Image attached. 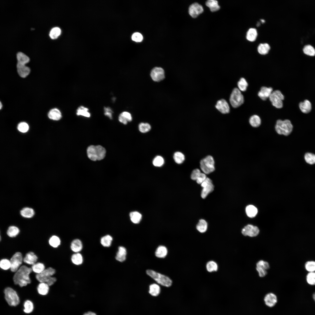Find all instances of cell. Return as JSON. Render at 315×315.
Masks as SVG:
<instances>
[{
	"instance_id": "obj_1",
	"label": "cell",
	"mask_w": 315,
	"mask_h": 315,
	"mask_svg": "<svg viewBox=\"0 0 315 315\" xmlns=\"http://www.w3.org/2000/svg\"><path fill=\"white\" fill-rule=\"evenodd\" d=\"M32 271V268L22 265L16 272L13 277L14 284L22 287L31 283L29 276Z\"/></svg>"
},
{
	"instance_id": "obj_2",
	"label": "cell",
	"mask_w": 315,
	"mask_h": 315,
	"mask_svg": "<svg viewBox=\"0 0 315 315\" xmlns=\"http://www.w3.org/2000/svg\"><path fill=\"white\" fill-rule=\"evenodd\" d=\"M293 129V126L288 119L277 120L274 126L275 130L277 134L286 136L291 133Z\"/></svg>"
},
{
	"instance_id": "obj_3",
	"label": "cell",
	"mask_w": 315,
	"mask_h": 315,
	"mask_svg": "<svg viewBox=\"0 0 315 315\" xmlns=\"http://www.w3.org/2000/svg\"><path fill=\"white\" fill-rule=\"evenodd\" d=\"M106 152L105 149L100 145H91L87 150L88 157L93 161L103 159L105 156Z\"/></svg>"
},
{
	"instance_id": "obj_4",
	"label": "cell",
	"mask_w": 315,
	"mask_h": 315,
	"mask_svg": "<svg viewBox=\"0 0 315 315\" xmlns=\"http://www.w3.org/2000/svg\"><path fill=\"white\" fill-rule=\"evenodd\" d=\"M55 270L51 267L45 269L41 273L37 274L36 277L38 281L41 283H45L49 286L52 285L56 281L55 277L51 276L55 273Z\"/></svg>"
},
{
	"instance_id": "obj_5",
	"label": "cell",
	"mask_w": 315,
	"mask_h": 315,
	"mask_svg": "<svg viewBox=\"0 0 315 315\" xmlns=\"http://www.w3.org/2000/svg\"><path fill=\"white\" fill-rule=\"evenodd\" d=\"M146 272L158 284L162 286L169 287L172 285V280L166 276L150 270H147Z\"/></svg>"
},
{
	"instance_id": "obj_6",
	"label": "cell",
	"mask_w": 315,
	"mask_h": 315,
	"mask_svg": "<svg viewBox=\"0 0 315 315\" xmlns=\"http://www.w3.org/2000/svg\"><path fill=\"white\" fill-rule=\"evenodd\" d=\"M200 164L201 169L205 174H209L215 169L214 161L213 157L211 155H208L202 159Z\"/></svg>"
},
{
	"instance_id": "obj_7",
	"label": "cell",
	"mask_w": 315,
	"mask_h": 315,
	"mask_svg": "<svg viewBox=\"0 0 315 315\" xmlns=\"http://www.w3.org/2000/svg\"><path fill=\"white\" fill-rule=\"evenodd\" d=\"M5 299L8 304L15 306L19 303L20 300L16 292L10 287L6 288L4 291Z\"/></svg>"
},
{
	"instance_id": "obj_8",
	"label": "cell",
	"mask_w": 315,
	"mask_h": 315,
	"mask_svg": "<svg viewBox=\"0 0 315 315\" xmlns=\"http://www.w3.org/2000/svg\"><path fill=\"white\" fill-rule=\"evenodd\" d=\"M230 102L232 106L234 108L239 107L244 102L243 95L241 91L237 88H234L230 95Z\"/></svg>"
},
{
	"instance_id": "obj_9",
	"label": "cell",
	"mask_w": 315,
	"mask_h": 315,
	"mask_svg": "<svg viewBox=\"0 0 315 315\" xmlns=\"http://www.w3.org/2000/svg\"><path fill=\"white\" fill-rule=\"evenodd\" d=\"M284 98V95L281 92L278 90L273 91L269 97L272 105L278 108L283 107V100Z\"/></svg>"
},
{
	"instance_id": "obj_10",
	"label": "cell",
	"mask_w": 315,
	"mask_h": 315,
	"mask_svg": "<svg viewBox=\"0 0 315 315\" xmlns=\"http://www.w3.org/2000/svg\"><path fill=\"white\" fill-rule=\"evenodd\" d=\"M23 260L22 254L20 252L15 253L11 258V271L13 272H16L20 268Z\"/></svg>"
},
{
	"instance_id": "obj_11",
	"label": "cell",
	"mask_w": 315,
	"mask_h": 315,
	"mask_svg": "<svg viewBox=\"0 0 315 315\" xmlns=\"http://www.w3.org/2000/svg\"><path fill=\"white\" fill-rule=\"evenodd\" d=\"M150 76L152 79L155 82H160L165 78L164 69L160 67H156L151 70Z\"/></svg>"
},
{
	"instance_id": "obj_12",
	"label": "cell",
	"mask_w": 315,
	"mask_h": 315,
	"mask_svg": "<svg viewBox=\"0 0 315 315\" xmlns=\"http://www.w3.org/2000/svg\"><path fill=\"white\" fill-rule=\"evenodd\" d=\"M241 232L242 235L245 236L253 237L258 235L259 230L257 227L249 224L242 229Z\"/></svg>"
},
{
	"instance_id": "obj_13",
	"label": "cell",
	"mask_w": 315,
	"mask_h": 315,
	"mask_svg": "<svg viewBox=\"0 0 315 315\" xmlns=\"http://www.w3.org/2000/svg\"><path fill=\"white\" fill-rule=\"evenodd\" d=\"M269 268V263L263 260L258 261L256 264V270L260 277H263L266 275L267 273V270Z\"/></svg>"
},
{
	"instance_id": "obj_14",
	"label": "cell",
	"mask_w": 315,
	"mask_h": 315,
	"mask_svg": "<svg viewBox=\"0 0 315 315\" xmlns=\"http://www.w3.org/2000/svg\"><path fill=\"white\" fill-rule=\"evenodd\" d=\"M264 301L266 306L272 308L274 307L277 303L278 298L275 294L270 292L265 295L264 298Z\"/></svg>"
},
{
	"instance_id": "obj_15",
	"label": "cell",
	"mask_w": 315,
	"mask_h": 315,
	"mask_svg": "<svg viewBox=\"0 0 315 315\" xmlns=\"http://www.w3.org/2000/svg\"><path fill=\"white\" fill-rule=\"evenodd\" d=\"M203 11L202 6L197 3H195L191 4L189 8V13L193 18L197 17Z\"/></svg>"
},
{
	"instance_id": "obj_16",
	"label": "cell",
	"mask_w": 315,
	"mask_h": 315,
	"mask_svg": "<svg viewBox=\"0 0 315 315\" xmlns=\"http://www.w3.org/2000/svg\"><path fill=\"white\" fill-rule=\"evenodd\" d=\"M216 108L223 114L229 113L230 108L227 102L224 99H222L218 101L215 105Z\"/></svg>"
},
{
	"instance_id": "obj_17",
	"label": "cell",
	"mask_w": 315,
	"mask_h": 315,
	"mask_svg": "<svg viewBox=\"0 0 315 315\" xmlns=\"http://www.w3.org/2000/svg\"><path fill=\"white\" fill-rule=\"evenodd\" d=\"M273 91L272 88L263 86L261 88L260 90L258 92V95L262 100H265L269 97Z\"/></svg>"
},
{
	"instance_id": "obj_18",
	"label": "cell",
	"mask_w": 315,
	"mask_h": 315,
	"mask_svg": "<svg viewBox=\"0 0 315 315\" xmlns=\"http://www.w3.org/2000/svg\"><path fill=\"white\" fill-rule=\"evenodd\" d=\"M16 66L18 73L21 77L25 78L29 74L30 69L29 67L26 66L25 64L17 63Z\"/></svg>"
},
{
	"instance_id": "obj_19",
	"label": "cell",
	"mask_w": 315,
	"mask_h": 315,
	"mask_svg": "<svg viewBox=\"0 0 315 315\" xmlns=\"http://www.w3.org/2000/svg\"><path fill=\"white\" fill-rule=\"evenodd\" d=\"M301 111L304 113H308L312 110V104L308 100L306 99L303 102H300L299 105Z\"/></svg>"
},
{
	"instance_id": "obj_20",
	"label": "cell",
	"mask_w": 315,
	"mask_h": 315,
	"mask_svg": "<svg viewBox=\"0 0 315 315\" xmlns=\"http://www.w3.org/2000/svg\"><path fill=\"white\" fill-rule=\"evenodd\" d=\"M132 119V117L131 113L127 111L122 112L119 115L118 117L119 121L124 125H126L128 122H131Z\"/></svg>"
},
{
	"instance_id": "obj_21",
	"label": "cell",
	"mask_w": 315,
	"mask_h": 315,
	"mask_svg": "<svg viewBox=\"0 0 315 315\" xmlns=\"http://www.w3.org/2000/svg\"><path fill=\"white\" fill-rule=\"evenodd\" d=\"M37 259V257L33 252H30L26 254L23 261L26 263L33 265L36 263Z\"/></svg>"
},
{
	"instance_id": "obj_22",
	"label": "cell",
	"mask_w": 315,
	"mask_h": 315,
	"mask_svg": "<svg viewBox=\"0 0 315 315\" xmlns=\"http://www.w3.org/2000/svg\"><path fill=\"white\" fill-rule=\"evenodd\" d=\"M48 116L50 119L58 120L62 118V113L58 109L55 108L51 109L48 112Z\"/></svg>"
},
{
	"instance_id": "obj_23",
	"label": "cell",
	"mask_w": 315,
	"mask_h": 315,
	"mask_svg": "<svg viewBox=\"0 0 315 315\" xmlns=\"http://www.w3.org/2000/svg\"><path fill=\"white\" fill-rule=\"evenodd\" d=\"M249 123L252 127L256 128L258 127L261 125V120L258 116L253 115L249 118Z\"/></svg>"
},
{
	"instance_id": "obj_24",
	"label": "cell",
	"mask_w": 315,
	"mask_h": 315,
	"mask_svg": "<svg viewBox=\"0 0 315 315\" xmlns=\"http://www.w3.org/2000/svg\"><path fill=\"white\" fill-rule=\"evenodd\" d=\"M127 251L126 249L122 246H119L118 248L115 258L116 259L120 262H123L126 259Z\"/></svg>"
},
{
	"instance_id": "obj_25",
	"label": "cell",
	"mask_w": 315,
	"mask_h": 315,
	"mask_svg": "<svg viewBox=\"0 0 315 315\" xmlns=\"http://www.w3.org/2000/svg\"><path fill=\"white\" fill-rule=\"evenodd\" d=\"M83 248V244L81 241L78 239L73 240L71 244V248L73 252L78 253Z\"/></svg>"
},
{
	"instance_id": "obj_26",
	"label": "cell",
	"mask_w": 315,
	"mask_h": 315,
	"mask_svg": "<svg viewBox=\"0 0 315 315\" xmlns=\"http://www.w3.org/2000/svg\"><path fill=\"white\" fill-rule=\"evenodd\" d=\"M149 293L152 296L156 297L159 295L160 292V288L159 285L153 284L149 286Z\"/></svg>"
},
{
	"instance_id": "obj_27",
	"label": "cell",
	"mask_w": 315,
	"mask_h": 315,
	"mask_svg": "<svg viewBox=\"0 0 315 315\" xmlns=\"http://www.w3.org/2000/svg\"><path fill=\"white\" fill-rule=\"evenodd\" d=\"M34 210L31 208L25 207L23 208L20 211L21 215L23 217L27 218L32 217L34 214Z\"/></svg>"
},
{
	"instance_id": "obj_28",
	"label": "cell",
	"mask_w": 315,
	"mask_h": 315,
	"mask_svg": "<svg viewBox=\"0 0 315 315\" xmlns=\"http://www.w3.org/2000/svg\"><path fill=\"white\" fill-rule=\"evenodd\" d=\"M214 189V186L212 181L210 183L207 185L203 188L201 192V197L203 198H205L208 195L212 192Z\"/></svg>"
},
{
	"instance_id": "obj_29",
	"label": "cell",
	"mask_w": 315,
	"mask_h": 315,
	"mask_svg": "<svg viewBox=\"0 0 315 315\" xmlns=\"http://www.w3.org/2000/svg\"><path fill=\"white\" fill-rule=\"evenodd\" d=\"M18 62L19 64H25L28 63L30 60L29 57L21 52H18L16 55Z\"/></svg>"
},
{
	"instance_id": "obj_30",
	"label": "cell",
	"mask_w": 315,
	"mask_h": 315,
	"mask_svg": "<svg viewBox=\"0 0 315 315\" xmlns=\"http://www.w3.org/2000/svg\"><path fill=\"white\" fill-rule=\"evenodd\" d=\"M167 253L166 247L163 246H160L157 249L155 252V256L159 258H164Z\"/></svg>"
},
{
	"instance_id": "obj_31",
	"label": "cell",
	"mask_w": 315,
	"mask_h": 315,
	"mask_svg": "<svg viewBox=\"0 0 315 315\" xmlns=\"http://www.w3.org/2000/svg\"><path fill=\"white\" fill-rule=\"evenodd\" d=\"M49 286L45 283H41L37 287L38 293L42 295H47L49 290Z\"/></svg>"
},
{
	"instance_id": "obj_32",
	"label": "cell",
	"mask_w": 315,
	"mask_h": 315,
	"mask_svg": "<svg viewBox=\"0 0 315 315\" xmlns=\"http://www.w3.org/2000/svg\"><path fill=\"white\" fill-rule=\"evenodd\" d=\"M206 5L209 8L210 10L212 12L217 11L220 8V7L218 4V2L216 0H208L206 2Z\"/></svg>"
},
{
	"instance_id": "obj_33",
	"label": "cell",
	"mask_w": 315,
	"mask_h": 315,
	"mask_svg": "<svg viewBox=\"0 0 315 315\" xmlns=\"http://www.w3.org/2000/svg\"><path fill=\"white\" fill-rule=\"evenodd\" d=\"M76 114L78 116H81L87 118L90 116L89 109L83 106H80L76 110Z\"/></svg>"
},
{
	"instance_id": "obj_34",
	"label": "cell",
	"mask_w": 315,
	"mask_h": 315,
	"mask_svg": "<svg viewBox=\"0 0 315 315\" xmlns=\"http://www.w3.org/2000/svg\"><path fill=\"white\" fill-rule=\"evenodd\" d=\"M246 211L247 216L250 218H253L255 216L258 212L257 208L253 205H249L246 206Z\"/></svg>"
},
{
	"instance_id": "obj_35",
	"label": "cell",
	"mask_w": 315,
	"mask_h": 315,
	"mask_svg": "<svg viewBox=\"0 0 315 315\" xmlns=\"http://www.w3.org/2000/svg\"><path fill=\"white\" fill-rule=\"evenodd\" d=\"M257 36V33L256 29L255 28H251L248 31L246 34V38L249 41L253 42L256 40Z\"/></svg>"
},
{
	"instance_id": "obj_36",
	"label": "cell",
	"mask_w": 315,
	"mask_h": 315,
	"mask_svg": "<svg viewBox=\"0 0 315 315\" xmlns=\"http://www.w3.org/2000/svg\"><path fill=\"white\" fill-rule=\"evenodd\" d=\"M71 260L72 263L75 265H80L83 262V256L80 253H76L71 256Z\"/></svg>"
},
{
	"instance_id": "obj_37",
	"label": "cell",
	"mask_w": 315,
	"mask_h": 315,
	"mask_svg": "<svg viewBox=\"0 0 315 315\" xmlns=\"http://www.w3.org/2000/svg\"><path fill=\"white\" fill-rule=\"evenodd\" d=\"M270 48V46L268 44L261 43L258 46V51L260 54L265 55L268 53Z\"/></svg>"
},
{
	"instance_id": "obj_38",
	"label": "cell",
	"mask_w": 315,
	"mask_h": 315,
	"mask_svg": "<svg viewBox=\"0 0 315 315\" xmlns=\"http://www.w3.org/2000/svg\"><path fill=\"white\" fill-rule=\"evenodd\" d=\"M207 224L204 219H200L196 226L197 230L201 233L205 232L207 229Z\"/></svg>"
},
{
	"instance_id": "obj_39",
	"label": "cell",
	"mask_w": 315,
	"mask_h": 315,
	"mask_svg": "<svg viewBox=\"0 0 315 315\" xmlns=\"http://www.w3.org/2000/svg\"><path fill=\"white\" fill-rule=\"evenodd\" d=\"M112 240L113 238L111 236L107 235L101 238L100 242L104 247H109L111 245Z\"/></svg>"
},
{
	"instance_id": "obj_40",
	"label": "cell",
	"mask_w": 315,
	"mask_h": 315,
	"mask_svg": "<svg viewBox=\"0 0 315 315\" xmlns=\"http://www.w3.org/2000/svg\"><path fill=\"white\" fill-rule=\"evenodd\" d=\"M130 216L131 221L134 223L137 224L139 223L141 219V215L137 211H133L131 212Z\"/></svg>"
},
{
	"instance_id": "obj_41",
	"label": "cell",
	"mask_w": 315,
	"mask_h": 315,
	"mask_svg": "<svg viewBox=\"0 0 315 315\" xmlns=\"http://www.w3.org/2000/svg\"><path fill=\"white\" fill-rule=\"evenodd\" d=\"M173 158L176 163L180 164L182 163L185 160V156L181 152L177 151L174 153Z\"/></svg>"
},
{
	"instance_id": "obj_42",
	"label": "cell",
	"mask_w": 315,
	"mask_h": 315,
	"mask_svg": "<svg viewBox=\"0 0 315 315\" xmlns=\"http://www.w3.org/2000/svg\"><path fill=\"white\" fill-rule=\"evenodd\" d=\"M32 271L37 274L42 272L45 269L44 265L40 262L35 263L32 267Z\"/></svg>"
},
{
	"instance_id": "obj_43",
	"label": "cell",
	"mask_w": 315,
	"mask_h": 315,
	"mask_svg": "<svg viewBox=\"0 0 315 315\" xmlns=\"http://www.w3.org/2000/svg\"><path fill=\"white\" fill-rule=\"evenodd\" d=\"M20 230L16 226H12L9 227L7 231V234L10 237H16L19 233Z\"/></svg>"
},
{
	"instance_id": "obj_44",
	"label": "cell",
	"mask_w": 315,
	"mask_h": 315,
	"mask_svg": "<svg viewBox=\"0 0 315 315\" xmlns=\"http://www.w3.org/2000/svg\"><path fill=\"white\" fill-rule=\"evenodd\" d=\"M304 159L308 164L312 165L315 164V154L307 152L304 155Z\"/></svg>"
},
{
	"instance_id": "obj_45",
	"label": "cell",
	"mask_w": 315,
	"mask_h": 315,
	"mask_svg": "<svg viewBox=\"0 0 315 315\" xmlns=\"http://www.w3.org/2000/svg\"><path fill=\"white\" fill-rule=\"evenodd\" d=\"M206 268L207 270L209 272H215L218 270V265L215 261H210L206 263Z\"/></svg>"
},
{
	"instance_id": "obj_46",
	"label": "cell",
	"mask_w": 315,
	"mask_h": 315,
	"mask_svg": "<svg viewBox=\"0 0 315 315\" xmlns=\"http://www.w3.org/2000/svg\"><path fill=\"white\" fill-rule=\"evenodd\" d=\"M49 242L51 246L54 248H56L60 245L61 241L58 237L53 235L50 238Z\"/></svg>"
},
{
	"instance_id": "obj_47",
	"label": "cell",
	"mask_w": 315,
	"mask_h": 315,
	"mask_svg": "<svg viewBox=\"0 0 315 315\" xmlns=\"http://www.w3.org/2000/svg\"><path fill=\"white\" fill-rule=\"evenodd\" d=\"M237 86L240 91H245L246 90L248 83L244 78H242L238 81Z\"/></svg>"
},
{
	"instance_id": "obj_48",
	"label": "cell",
	"mask_w": 315,
	"mask_h": 315,
	"mask_svg": "<svg viewBox=\"0 0 315 315\" xmlns=\"http://www.w3.org/2000/svg\"><path fill=\"white\" fill-rule=\"evenodd\" d=\"M61 29L58 27H55L52 28L50 31L49 36L52 39L57 38L61 34Z\"/></svg>"
},
{
	"instance_id": "obj_49",
	"label": "cell",
	"mask_w": 315,
	"mask_h": 315,
	"mask_svg": "<svg viewBox=\"0 0 315 315\" xmlns=\"http://www.w3.org/2000/svg\"><path fill=\"white\" fill-rule=\"evenodd\" d=\"M138 128L140 132L145 133L150 130L151 127L150 125L147 123H141L139 124Z\"/></svg>"
},
{
	"instance_id": "obj_50",
	"label": "cell",
	"mask_w": 315,
	"mask_h": 315,
	"mask_svg": "<svg viewBox=\"0 0 315 315\" xmlns=\"http://www.w3.org/2000/svg\"><path fill=\"white\" fill-rule=\"evenodd\" d=\"M24 311L26 313H29L32 312L33 310L34 306L32 302L30 301L27 300L24 304Z\"/></svg>"
},
{
	"instance_id": "obj_51",
	"label": "cell",
	"mask_w": 315,
	"mask_h": 315,
	"mask_svg": "<svg viewBox=\"0 0 315 315\" xmlns=\"http://www.w3.org/2000/svg\"><path fill=\"white\" fill-rule=\"evenodd\" d=\"M303 51L304 53L307 55L312 56L315 55V49L311 45L305 46L303 48Z\"/></svg>"
},
{
	"instance_id": "obj_52",
	"label": "cell",
	"mask_w": 315,
	"mask_h": 315,
	"mask_svg": "<svg viewBox=\"0 0 315 315\" xmlns=\"http://www.w3.org/2000/svg\"><path fill=\"white\" fill-rule=\"evenodd\" d=\"M164 163V159L160 156H157L155 157L153 161V164L156 167H161Z\"/></svg>"
},
{
	"instance_id": "obj_53",
	"label": "cell",
	"mask_w": 315,
	"mask_h": 315,
	"mask_svg": "<svg viewBox=\"0 0 315 315\" xmlns=\"http://www.w3.org/2000/svg\"><path fill=\"white\" fill-rule=\"evenodd\" d=\"M10 260L6 259H2L0 262L1 268L4 270H7L10 268Z\"/></svg>"
},
{
	"instance_id": "obj_54",
	"label": "cell",
	"mask_w": 315,
	"mask_h": 315,
	"mask_svg": "<svg viewBox=\"0 0 315 315\" xmlns=\"http://www.w3.org/2000/svg\"><path fill=\"white\" fill-rule=\"evenodd\" d=\"M307 282L311 285H315V272H309L306 276Z\"/></svg>"
},
{
	"instance_id": "obj_55",
	"label": "cell",
	"mask_w": 315,
	"mask_h": 315,
	"mask_svg": "<svg viewBox=\"0 0 315 315\" xmlns=\"http://www.w3.org/2000/svg\"><path fill=\"white\" fill-rule=\"evenodd\" d=\"M306 270L309 272H314L315 271V262L311 261L307 262L305 265Z\"/></svg>"
},
{
	"instance_id": "obj_56",
	"label": "cell",
	"mask_w": 315,
	"mask_h": 315,
	"mask_svg": "<svg viewBox=\"0 0 315 315\" xmlns=\"http://www.w3.org/2000/svg\"><path fill=\"white\" fill-rule=\"evenodd\" d=\"M17 128L19 131L22 133H25L28 131L29 126L26 123L22 122L18 124Z\"/></svg>"
},
{
	"instance_id": "obj_57",
	"label": "cell",
	"mask_w": 315,
	"mask_h": 315,
	"mask_svg": "<svg viewBox=\"0 0 315 315\" xmlns=\"http://www.w3.org/2000/svg\"><path fill=\"white\" fill-rule=\"evenodd\" d=\"M132 40L136 42H140L143 39L142 35L140 33L136 32L134 33L132 36Z\"/></svg>"
},
{
	"instance_id": "obj_58",
	"label": "cell",
	"mask_w": 315,
	"mask_h": 315,
	"mask_svg": "<svg viewBox=\"0 0 315 315\" xmlns=\"http://www.w3.org/2000/svg\"><path fill=\"white\" fill-rule=\"evenodd\" d=\"M201 172L200 170L196 169H194L192 172L191 175V179L194 180H196L200 176Z\"/></svg>"
},
{
	"instance_id": "obj_59",
	"label": "cell",
	"mask_w": 315,
	"mask_h": 315,
	"mask_svg": "<svg viewBox=\"0 0 315 315\" xmlns=\"http://www.w3.org/2000/svg\"><path fill=\"white\" fill-rule=\"evenodd\" d=\"M104 115L110 119H112L113 112L112 109L109 107H104Z\"/></svg>"
},
{
	"instance_id": "obj_60",
	"label": "cell",
	"mask_w": 315,
	"mask_h": 315,
	"mask_svg": "<svg viewBox=\"0 0 315 315\" xmlns=\"http://www.w3.org/2000/svg\"><path fill=\"white\" fill-rule=\"evenodd\" d=\"M206 176L205 174L204 173H201L200 176L197 179V183L199 184H201L203 182L206 178Z\"/></svg>"
},
{
	"instance_id": "obj_61",
	"label": "cell",
	"mask_w": 315,
	"mask_h": 315,
	"mask_svg": "<svg viewBox=\"0 0 315 315\" xmlns=\"http://www.w3.org/2000/svg\"><path fill=\"white\" fill-rule=\"evenodd\" d=\"M83 315H97L94 312H89L85 313Z\"/></svg>"
},
{
	"instance_id": "obj_62",
	"label": "cell",
	"mask_w": 315,
	"mask_h": 315,
	"mask_svg": "<svg viewBox=\"0 0 315 315\" xmlns=\"http://www.w3.org/2000/svg\"><path fill=\"white\" fill-rule=\"evenodd\" d=\"M313 299H314V301H315V293H314L313 294Z\"/></svg>"
},
{
	"instance_id": "obj_63",
	"label": "cell",
	"mask_w": 315,
	"mask_h": 315,
	"mask_svg": "<svg viewBox=\"0 0 315 315\" xmlns=\"http://www.w3.org/2000/svg\"><path fill=\"white\" fill-rule=\"evenodd\" d=\"M2 106H3V105H2L1 102H0V109H1V108H2Z\"/></svg>"
},
{
	"instance_id": "obj_64",
	"label": "cell",
	"mask_w": 315,
	"mask_h": 315,
	"mask_svg": "<svg viewBox=\"0 0 315 315\" xmlns=\"http://www.w3.org/2000/svg\"><path fill=\"white\" fill-rule=\"evenodd\" d=\"M261 20L262 23H264L265 22V20Z\"/></svg>"
}]
</instances>
